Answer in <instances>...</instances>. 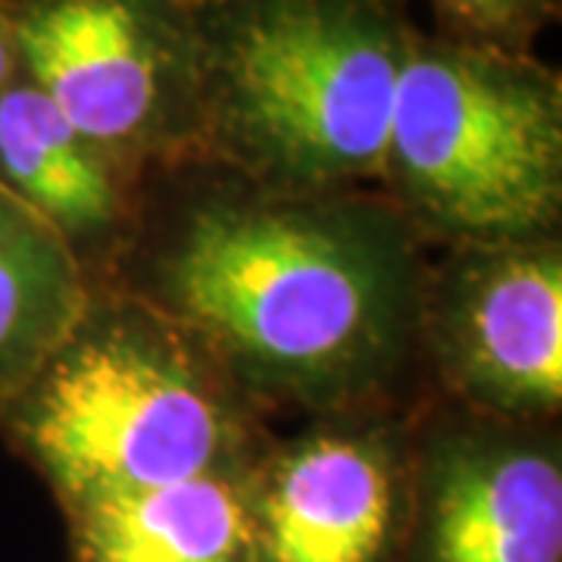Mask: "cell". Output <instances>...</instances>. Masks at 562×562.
<instances>
[{
  "mask_svg": "<svg viewBox=\"0 0 562 562\" xmlns=\"http://www.w3.org/2000/svg\"><path fill=\"white\" fill-rule=\"evenodd\" d=\"M144 181L22 76L0 94V188L54 228L94 288L135 244Z\"/></svg>",
  "mask_w": 562,
  "mask_h": 562,
  "instance_id": "9c48e42d",
  "label": "cell"
},
{
  "mask_svg": "<svg viewBox=\"0 0 562 562\" xmlns=\"http://www.w3.org/2000/svg\"><path fill=\"white\" fill-rule=\"evenodd\" d=\"M20 76L16 63V41H13V20H10V0H0V94L10 88V81Z\"/></svg>",
  "mask_w": 562,
  "mask_h": 562,
  "instance_id": "4fadbf2b",
  "label": "cell"
},
{
  "mask_svg": "<svg viewBox=\"0 0 562 562\" xmlns=\"http://www.w3.org/2000/svg\"><path fill=\"white\" fill-rule=\"evenodd\" d=\"M382 194L428 247L560 235V69L419 29L397 85Z\"/></svg>",
  "mask_w": 562,
  "mask_h": 562,
  "instance_id": "277c9868",
  "label": "cell"
},
{
  "mask_svg": "<svg viewBox=\"0 0 562 562\" xmlns=\"http://www.w3.org/2000/svg\"><path fill=\"white\" fill-rule=\"evenodd\" d=\"M409 0L201 7L198 160L276 191H382Z\"/></svg>",
  "mask_w": 562,
  "mask_h": 562,
  "instance_id": "7a4b0ae2",
  "label": "cell"
},
{
  "mask_svg": "<svg viewBox=\"0 0 562 562\" xmlns=\"http://www.w3.org/2000/svg\"><path fill=\"white\" fill-rule=\"evenodd\" d=\"M247 475L216 472L69 506V560L257 562Z\"/></svg>",
  "mask_w": 562,
  "mask_h": 562,
  "instance_id": "30bf717a",
  "label": "cell"
},
{
  "mask_svg": "<svg viewBox=\"0 0 562 562\" xmlns=\"http://www.w3.org/2000/svg\"><path fill=\"white\" fill-rule=\"evenodd\" d=\"M91 291L54 228L0 188V406L60 347Z\"/></svg>",
  "mask_w": 562,
  "mask_h": 562,
  "instance_id": "8fae6325",
  "label": "cell"
},
{
  "mask_svg": "<svg viewBox=\"0 0 562 562\" xmlns=\"http://www.w3.org/2000/svg\"><path fill=\"white\" fill-rule=\"evenodd\" d=\"M198 3H201V7H203V3H220V0H198Z\"/></svg>",
  "mask_w": 562,
  "mask_h": 562,
  "instance_id": "5bb4252c",
  "label": "cell"
},
{
  "mask_svg": "<svg viewBox=\"0 0 562 562\" xmlns=\"http://www.w3.org/2000/svg\"><path fill=\"white\" fill-rule=\"evenodd\" d=\"M394 562H562L560 425H516L425 397Z\"/></svg>",
  "mask_w": 562,
  "mask_h": 562,
  "instance_id": "52a82bcc",
  "label": "cell"
},
{
  "mask_svg": "<svg viewBox=\"0 0 562 562\" xmlns=\"http://www.w3.org/2000/svg\"><path fill=\"white\" fill-rule=\"evenodd\" d=\"M562 0H428L431 32L447 38L487 44L516 54H535V41L560 16Z\"/></svg>",
  "mask_w": 562,
  "mask_h": 562,
  "instance_id": "7c38bea8",
  "label": "cell"
},
{
  "mask_svg": "<svg viewBox=\"0 0 562 562\" xmlns=\"http://www.w3.org/2000/svg\"><path fill=\"white\" fill-rule=\"evenodd\" d=\"M428 250L382 191H276L191 157L147 176L103 288L172 322L262 419L413 409Z\"/></svg>",
  "mask_w": 562,
  "mask_h": 562,
  "instance_id": "6da1fadb",
  "label": "cell"
},
{
  "mask_svg": "<svg viewBox=\"0 0 562 562\" xmlns=\"http://www.w3.org/2000/svg\"><path fill=\"white\" fill-rule=\"evenodd\" d=\"M416 409L319 416L276 435L247 475L257 562H394Z\"/></svg>",
  "mask_w": 562,
  "mask_h": 562,
  "instance_id": "ba28073f",
  "label": "cell"
},
{
  "mask_svg": "<svg viewBox=\"0 0 562 562\" xmlns=\"http://www.w3.org/2000/svg\"><path fill=\"white\" fill-rule=\"evenodd\" d=\"M0 438L63 513L250 472L276 435L172 322L116 288H94L60 347L0 406Z\"/></svg>",
  "mask_w": 562,
  "mask_h": 562,
  "instance_id": "3957f363",
  "label": "cell"
},
{
  "mask_svg": "<svg viewBox=\"0 0 562 562\" xmlns=\"http://www.w3.org/2000/svg\"><path fill=\"white\" fill-rule=\"evenodd\" d=\"M425 394L516 425H560L562 235L428 250L419 303Z\"/></svg>",
  "mask_w": 562,
  "mask_h": 562,
  "instance_id": "8992f818",
  "label": "cell"
},
{
  "mask_svg": "<svg viewBox=\"0 0 562 562\" xmlns=\"http://www.w3.org/2000/svg\"><path fill=\"white\" fill-rule=\"evenodd\" d=\"M20 76L140 176L198 154V0H10Z\"/></svg>",
  "mask_w": 562,
  "mask_h": 562,
  "instance_id": "5b68a950",
  "label": "cell"
}]
</instances>
